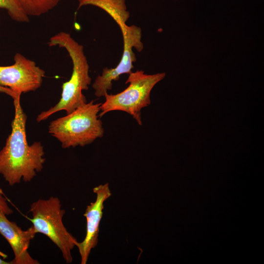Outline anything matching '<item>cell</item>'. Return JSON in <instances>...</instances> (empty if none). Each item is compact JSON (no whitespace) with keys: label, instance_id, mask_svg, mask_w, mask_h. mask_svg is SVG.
I'll return each mask as SVG.
<instances>
[{"label":"cell","instance_id":"obj_10","mask_svg":"<svg viewBox=\"0 0 264 264\" xmlns=\"http://www.w3.org/2000/svg\"><path fill=\"white\" fill-rule=\"evenodd\" d=\"M77 10L86 5H93L106 12L119 27L126 23L130 17L125 0H78Z\"/></svg>","mask_w":264,"mask_h":264},{"label":"cell","instance_id":"obj_7","mask_svg":"<svg viewBox=\"0 0 264 264\" xmlns=\"http://www.w3.org/2000/svg\"><path fill=\"white\" fill-rule=\"evenodd\" d=\"M14 61L12 65L0 66V86L10 88L16 94L40 88L45 71L20 53L15 54Z\"/></svg>","mask_w":264,"mask_h":264},{"label":"cell","instance_id":"obj_11","mask_svg":"<svg viewBox=\"0 0 264 264\" xmlns=\"http://www.w3.org/2000/svg\"><path fill=\"white\" fill-rule=\"evenodd\" d=\"M63 0H18L28 16H40L48 12Z\"/></svg>","mask_w":264,"mask_h":264},{"label":"cell","instance_id":"obj_2","mask_svg":"<svg viewBox=\"0 0 264 264\" xmlns=\"http://www.w3.org/2000/svg\"><path fill=\"white\" fill-rule=\"evenodd\" d=\"M49 46H58L66 49L72 63V71L69 80L63 83L59 101L50 109L41 112L37 117L39 122L47 119L52 114L61 110L69 113L87 103L83 90H88L91 79L89 75V65L85 56L83 46L70 35L60 32L51 37Z\"/></svg>","mask_w":264,"mask_h":264},{"label":"cell","instance_id":"obj_1","mask_svg":"<svg viewBox=\"0 0 264 264\" xmlns=\"http://www.w3.org/2000/svg\"><path fill=\"white\" fill-rule=\"evenodd\" d=\"M21 95L13 99L15 116L12 131L0 151V174L10 186L19 184L22 179L30 182L42 171L45 161L41 143L35 142L30 145L27 143V116L21 105Z\"/></svg>","mask_w":264,"mask_h":264},{"label":"cell","instance_id":"obj_12","mask_svg":"<svg viewBox=\"0 0 264 264\" xmlns=\"http://www.w3.org/2000/svg\"><path fill=\"white\" fill-rule=\"evenodd\" d=\"M0 8L4 9L9 17L20 22H27L29 16L23 10L18 0H0Z\"/></svg>","mask_w":264,"mask_h":264},{"label":"cell","instance_id":"obj_4","mask_svg":"<svg viewBox=\"0 0 264 264\" xmlns=\"http://www.w3.org/2000/svg\"><path fill=\"white\" fill-rule=\"evenodd\" d=\"M128 75L125 83L129 85L126 89L115 94H105V101L100 107L99 116L102 117L111 111H123L130 114L141 125V110L151 104V92L154 87L164 78L165 73L147 74L139 70L132 71Z\"/></svg>","mask_w":264,"mask_h":264},{"label":"cell","instance_id":"obj_6","mask_svg":"<svg viewBox=\"0 0 264 264\" xmlns=\"http://www.w3.org/2000/svg\"><path fill=\"white\" fill-rule=\"evenodd\" d=\"M123 39V52L121 59L114 68L105 67L102 74L95 78L92 84L95 95L98 97H103L108 91L112 88V82L117 81L120 76L129 74L133 68V64L136 61V55L133 49L138 52L144 48L142 42L141 28L135 25H128L126 23L119 27Z\"/></svg>","mask_w":264,"mask_h":264},{"label":"cell","instance_id":"obj_15","mask_svg":"<svg viewBox=\"0 0 264 264\" xmlns=\"http://www.w3.org/2000/svg\"><path fill=\"white\" fill-rule=\"evenodd\" d=\"M0 264H12L11 262H7L0 258Z\"/></svg>","mask_w":264,"mask_h":264},{"label":"cell","instance_id":"obj_3","mask_svg":"<svg viewBox=\"0 0 264 264\" xmlns=\"http://www.w3.org/2000/svg\"><path fill=\"white\" fill-rule=\"evenodd\" d=\"M101 104L92 100L66 116L52 121L48 132L65 149L91 144L104 133L102 122L98 118Z\"/></svg>","mask_w":264,"mask_h":264},{"label":"cell","instance_id":"obj_8","mask_svg":"<svg viewBox=\"0 0 264 264\" xmlns=\"http://www.w3.org/2000/svg\"><path fill=\"white\" fill-rule=\"evenodd\" d=\"M96 195L94 202L88 205L84 216L87 220L86 235L82 242H77L81 264H86L92 249L97 244L99 227L103 216L104 202L111 196L109 184L99 185L93 189Z\"/></svg>","mask_w":264,"mask_h":264},{"label":"cell","instance_id":"obj_16","mask_svg":"<svg viewBox=\"0 0 264 264\" xmlns=\"http://www.w3.org/2000/svg\"><path fill=\"white\" fill-rule=\"evenodd\" d=\"M0 256H1L3 259H5L7 257L6 255L3 253V252H1L0 251Z\"/></svg>","mask_w":264,"mask_h":264},{"label":"cell","instance_id":"obj_5","mask_svg":"<svg viewBox=\"0 0 264 264\" xmlns=\"http://www.w3.org/2000/svg\"><path fill=\"white\" fill-rule=\"evenodd\" d=\"M29 212L32 218H29L36 233L46 236L61 251L67 264L72 262L71 250L78 241L68 231L63 222L65 210L62 209L60 200L58 197L39 199L32 203Z\"/></svg>","mask_w":264,"mask_h":264},{"label":"cell","instance_id":"obj_9","mask_svg":"<svg viewBox=\"0 0 264 264\" xmlns=\"http://www.w3.org/2000/svg\"><path fill=\"white\" fill-rule=\"evenodd\" d=\"M6 215L0 211V234L8 242L14 254L12 264H39L29 254L30 243L37 234L32 225L23 230L15 222L9 220Z\"/></svg>","mask_w":264,"mask_h":264},{"label":"cell","instance_id":"obj_14","mask_svg":"<svg viewBox=\"0 0 264 264\" xmlns=\"http://www.w3.org/2000/svg\"><path fill=\"white\" fill-rule=\"evenodd\" d=\"M0 93L6 94L11 96L13 99L18 95H21L16 94L10 88L1 86H0Z\"/></svg>","mask_w":264,"mask_h":264},{"label":"cell","instance_id":"obj_13","mask_svg":"<svg viewBox=\"0 0 264 264\" xmlns=\"http://www.w3.org/2000/svg\"><path fill=\"white\" fill-rule=\"evenodd\" d=\"M0 211L5 215H9L13 213V210L9 206L6 198L3 197L2 190L0 189Z\"/></svg>","mask_w":264,"mask_h":264}]
</instances>
